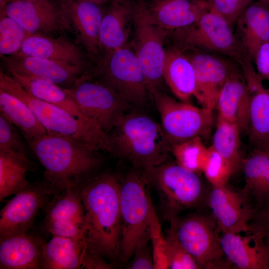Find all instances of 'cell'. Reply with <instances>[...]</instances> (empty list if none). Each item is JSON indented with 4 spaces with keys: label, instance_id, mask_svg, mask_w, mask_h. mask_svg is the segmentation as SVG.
Segmentation results:
<instances>
[{
    "label": "cell",
    "instance_id": "6da1fadb",
    "mask_svg": "<svg viewBox=\"0 0 269 269\" xmlns=\"http://www.w3.org/2000/svg\"><path fill=\"white\" fill-rule=\"evenodd\" d=\"M120 184L116 175L104 173L79 188L89 248L112 264L118 259L122 236Z\"/></svg>",
    "mask_w": 269,
    "mask_h": 269
},
{
    "label": "cell",
    "instance_id": "7a4b0ae2",
    "mask_svg": "<svg viewBox=\"0 0 269 269\" xmlns=\"http://www.w3.org/2000/svg\"><path fill=\"white\" fill-rule=\"evenodd\" d=\"M26 140L55 195L67 188L79 187L102 163L98 151L59 134L47 133Z\"/></svg>",
    "mask_w": 269,
    "mask_h": 269
},
{
    "label": "cell",
    "instance_id": "3957f363",
    "mask_svg": "<svg viewBox=\"0 0 269 269\" xmlns=\"http://www.w3.org/2000/svg\"><path fill=\"white\" fill-rule=\"evenodd\" d=\"M0 89L25 103L47 133L75 139L98 152L114 153L109 134L95 123L88 119L79 118L58 106L33 96L1 69Z\"/></svg>",
    "mask_w": 269,
    "mask_h": 269
},
{
    "label": "cell",
    "instance_id": "277c9868",
    "mask_svg": "<svg viewBox=\"0 0 269 269\" xmlns=\"http://www.w3.org/2000/svg\"><path fill=\"white\" fill-rule=\"evenodd\" d=\"M108 134L114 153L143 170L164 163L171 151L162 126L141 114L127 113Z\"/></svg>",
    "mask_w": 269,
    "mask_h": 269
},
{
    "label": "cell",
    "instance_id": "5b68a950",
    "mask_svg": "<svg viewBox=\"0 0 269 269\" xmlns=\"http://www.w3.org/2000/svg\"><path fill=\"white\" fill-rule=\"evenodd\" d=\"M143 174L131 172L120 184L122 236L118 258L128 262L141 245L150 240L155 213Z\"/></svg>",
    "mask_w": 269,
    "mask_h": 269
},
{
    "label": "cell",
    "instance_id": "8992f818",
    "mask_svg": "<svg viewBox=\"0 0 269 269\" xmlns=\"http://www.w3.org/2000/svg\"><path fill=\"white\" fill-rule=\"evenodd\" d=\"M198 174L177 163H163L143 170L146 182L158 195L165 220L170 221L182 211L203 203L206 192Z\"/></svg>",
    "mask_w": 269,
    "mask_h": 269
},
{
    "label": "cell",
    "instance_id": "52a82bcc",
    "mask_svg": "<svg viewBox=\"0 0 269 269\" xmlns=\"http://www.w3.org/2000/svg\"><path fill=\"white\" fill-rule=\"evenodd\" d=\"M232 28L222 16L208 11L194 23L173 30L175 47L183 52L188 50L220 54L241 66L250 60Z\"/></svg>",
    "mask_w": 269,
    "mask_h": 269
},
{
    "label": "cell",
    "instance_id": "ba28073f",
    "mask_svg": "<svg viewBox=\"0 0 269 269\" xmlns=\"http://www.w3.org/2000/svg\"><path fill=\"white\" fill-rule=\"evenodd\" d=\"M167 234L193 257L199 269H226L230 265L220 244V232L212 217L195 214L169 221Z\"/></svg>",
    "mask_w": 269,
    "mask_h": 269
},
{
    "label": "cell",
    "instance_id": "9c48e42d",
    "mask_svg": "<svg viewBox=\"0 0 269 269\" xmlns=\"http://www.w3.org/2000/svg\"><path fill=\"white\" fill-rule=\"evenodd\" d=\"M84 74L72 86L64 88L83 115L109 134L127 113L130 104L102 81Z\"/></svg>",
    "mask_w": 269,
    "mask_h": 269
},
{
    "label": "cell",
    "instance_id": "30bf717a",
    "mask_svg": "<svg viewBox=\"0 0 269 269\" xmlns=\"http://www.w3.org/2000/svg\"><path fill=\"white\" fill-rule=\"evenodd\" d=\"M148 89L160 114L162 127L171 146L209 134L213 122L212 110L177 101L155 88Z\"/></svg>",
    "mask_w": 269,
    "mask_h": 269
},
{
    "label": "cell",
    "instance_id": "8fae6325",
    "mask_svg": "<svg viewBox=\"0 0 269 269\" xmlns=\"http://www.w3.org/2000/svg\"><path fill=\"white\" fill-rule=\"evenodd\" d=\"M133 22L134 33L132 47L144 73L148 89H158L163 79L164 42L169 31L151 21L147 5L143 2L135 3Z\"/></svg>",
    "mask_w": 269,
    "mask_h": 269
},
{
    "label": "cell",
    "instance_id": "7c38bea8",
    "mask_svg": "<svg viewBox=\"0 0 269 269\" xmlns=\"http://www.w3.org/2000/svg\"><path fill=\"white\" fill-rule=\"evenodd\" d=\"M101 81L130 105H142L147 100L149 91L146 79L132 46L126 44L113 52L99 65Z\"/></svg>",
    "mask_w": 269,
    "mask_h": 269
},
{
    "label": "cell",
    "instance_id": "4fadbf2b",
    "mask_svg": "<svg viewBox=\"0 0 269 269\" xmlns=\"http://www.w3.org/2000/svg\"><path fill=\"white\" fill-rule=\"evenodd\" d=\"M54 195V190L46 182L29 183L14 195L0 211V239L27 234L39 210Z\"/></svg>",
    "mask_w": 269,
    "mask_h": 269
},
{
    "label": "cell",
    "instance_id": "5bb4252c",
    "mask_svg": "<svg viewBox=\"0 0 269 269\" xmlns=\"http://www.w3.org/2000/svg\"><path fill=\"white\" fill-rule=\"evenodd\" d=\"M79 187L54 195L43 208L45 228L52 236L87 241V224Z\"/></svg>",
    "mask_w": 269,
    "mask_h": 269
},
{
    "label": "cell",
    "instance_id": "9a60e30c",
    "mask_svg": "<svg viewBox=\"0 0 269 269\" xmlns=\"http://www.w3.org/2000/svg\"><path fill=\"white\" fill-rule=\"evenodd\" d=\"M17 22L28 34H51L69 30L60 2L51 0H11L0 11Z\"/></svg>",
    "mask_w": 269,
    "mask_h": 269
},
{
    "label": "cell",
    "instance_id": "2e32d148",
    "mask_svg": "<svg viewBox=\"0 0 269 269\" xmlns=\"http://www.w3.org/2000/svg\"><path fill=\"white\" fill-rule=\"evenodd\" d=\"M208 195V203L220 232H249L256 209L242 192L226 185L212 186Z\"/></svg>",
    "mask_w": 269,
    "mask_h": 269
},
{
    "label": "cell",
    "instance_id": "e0dca14e",
    "mask_svg": "<svg viewBox=\"0 0 269 269\" xmlns=\"http://www.w3.org/2000/svg\"><path fill=\"white\" fill-rule=\"evenodd\" d=\"M186 55L195 72L194 97L202 107L213 111L222 88L237 67L230 61L210 53L194 51Z\"/></svg>",
    "mask_w": 269,
    "mask_h": 269
},
{
    "label": "cell",
    "instance_id": "ac0fdd59",
    "mask_svg": "<svg viewBox=\"0 0 269 269\" xmlns=\"http://www.w3.org/2000/svg\"><path fill=\"white\" fill-rule=\"evenodd\" d=\"M69 30L73 32L77 42L94 58L101 61L100 41L101 23L104 13L102 5L85 0L59 1Z\"/></svg>",
    "mask_w": 269,
    "mask_h": 269
},
{
    "label": "cell",
    "instance_id": "d6986e66",
    "mask_svg": "<svg viewBox=\"0 0 269 269\" xmlns=\"http://www.w3.org/2000/svg\"><path fill=\"white\" fill-rule=\"evenodd\" d=\"M7 73H15L42 78L60 86L69 87L86 73L85 66L17 53L1 56Z\"/></svg>",
    "mask_w": 269,
    "mask_h": 269
},
{
    "label": "cell",
    "instance_id": "ffe728a7",
    "mask_svg": "<svg viewBox=\"0 0 269 269\" xmlns=\"http://www.w3.org/2000/svg\"><path fill=\"white\" fill-rule=\"evenodd\" d=\"M250 94L247 134L254 148L269 150V90L253 65L243 69Z\"/></svg>",
    "mask_w": 269,
    "mask_h": 269
},
{
    "label": "cell",
    "instance_id": "44dd1931",
    "mask_svg": "<svg viewBox=\"0 0 269 269\" xmlns=\"http://www.w3.org/2000/svg\"><path fill=\"white\" fill-rule=\"evenodd\" d=\"M222 233L220 244L225 259L231 265L240 269H269V257L264 238L247 232Z\"/></svg>",
    "mask_w": 269,
    "mask_h": 269
},
{
    "label": "cell",
    "instance_id": "7402d4cb",
    "mask_svg": "<svg viewBox=\"0 0 269 269\" xmlns=\"http://www.w3.org/2000/svg\"><path fill=\"white\" fill-rule=\"evenodd\" d=\"M135 5L131 0H112L109 8L104 11L100 36V65L113 52L127 44Z\"/></svg>",
    "mask_w": 269,
    "mask_h": 269
},
{
    "label": "cell",
    "instance_id": "603a6c76",
    "mask_svg": "<svg viewBox=\"0 0 269 269\" xmlns=\"http://www.w3.org/2000/svg\"><path fill=\"white\" fill-rule=\"evenodd\" d=\"M215 108L219 116L236 125L248 134L250 94L245 78L237 68L230 76L218 97Z\"/></svg>",
    "mask_w": 269,
    "mask_h": 269
},
{
    "label": "cell",
    "instance_id": "cb8c5ba5",
    "mask_svg": "<svg viewBox=\"0 0 269 269\" xmlns=\"http://www.w3.org/2000/svg\"><path fill=\"white\" fill-rule=\"evenodd\" d=\"M147 11L153 23L169 31L194 23L209 9L204 0H160Z\"/></svg>",
    "mask_w": 269,
    "mask_h": 269
},
{
    "label": "cell",
    "instance_id": "d4e9b609",
    "mask_svg": "<svg viewBox=\"0 0 269 269\" xmlns=\"http://www.w3.org/2000/svg\"><path fill=\"white\" fill-rule=\"evenodd\" d=\"M44 243L27 234L0 239V269H42Z\"/></svg>",
    "mask_w": 269,
    "mask_h": 269
},
{
    "label": "cell",
    "instance_id": "484cf974",
    "mask_svg": "<svg viewBox=\"0 0 269 269\" xmlns=\"http://www.w3.org/2000/svg\"><path fill=\"white\" fill-rule=\"evenodd\" d=\"M18 53L85 67L86 64V55L76 43L49 35L28 34Z\"/></svg>",
    "mask_w": 269,
    "mask_h": 269
},
{
    "label": "cell",
    "instance_id": "4316f807",
    "mask_svg": "<svg viewBox=\"0 0 269 269\" xmlns=\"http://www.w3.org/2000/svg\"><path fill=\"white\" fill-rule=\"evenodd\" d=\"M236 35L252 61L262 44L269 42V6L251 2L243 11L236 23Z\"/></svg>",
    "mask_w": 269,
    "mask_h": 269
},
{
    "label": "cell",
    "instance_id": "83f0119b",
    "mask_svg": "<svg viewBox=\"0 0 269 269\" xmlns=\"http://www.w3.org/2000/svg\"><path fill=\"white\" fill-rule=\"evenodd\" d=\"M245 178L242 193L256 210L269 202V150L254 148L242 160Z\"/></svg>",
    "mask_w": 269,
    "mask_h": 269
},
{
    "label": "cell",
    "instance_id": "f1b7e54d",
    "mask_svg": "<svg viewBox=\"0 0 269 269\" xmlns=\"http://www.w3.org/2000/svg\"><path fill=\"white\" fill-rule=\"evenodd\" d=\"M162 77L178 99L190 104L196 89L195 72L186 55L176 47L165 50Z\"/></svg>",
    "mask_w": 269,
    "mask_h": 269
},
{
    "label": "cell",
    "instance_id": "f546056e",
    "mask_svg": "<svg viewBox=\"0 0 269 269\" xmlns=\"http://www.w3.org/2000/svg\"><path fill=\"white\" fill-rule=\"evenodd\" d=\"M89 250L87 241L53 236L43 245L42 269H83Z\"/></svg>",
    "mask_w": 269,
    "mask_h": 269
},
{
    "label": "cell",
    "instance_id": "4dcf8cb0",
    "mask_svg": "<svg viewBox=\"0 0 269 269\" xmlns=\"http://www.w3.org/2000/svg\"><path fill=\"white\" fill-rule=\"evenodd\" d=\"M8 74L33 96L58 106L79 118L88 119L63 87L36 77L15 73Z\"/></svg>",
    "mask_w": 269,
    "mask_h": 269
},
{
    "label": "cell",
    "instance_id": "1f68e13d",
    "mask_svg": "<svg viewBox=\"0 0 269 269\" xmlns=\"http://www.w3.org/2000/svg\"><path fill=\"white\" fill-rule=\"evenodd\" d=\"M32 163L26 154L0 152V201L24 190L29 184L27 173Z\"/></svg>",
    "mask_w": 269,
    "mask_h": 269
},
{
    "label": "cell",
    "instance_id": "d6a6232c",
    "mask_svg": "<svg viewBox=\"0 0 269 269\" xmlns=\"http://www.w3.org/2000/svg\"><path fill=\"white\" fill-rule=\"evenodd\" d=\"M0 110V113L19 129L26 139L47 133L25 103L1 89Z\"/></svg>",
    "mask_w": 269,
    "mask_h": 269
},
{
    "label": "cell",
    "instance_id": "836d02e7",
    "mask_svg": "<svg viewBox=\"0 0 269 269\" xmlns=\"http://www.w3.org/2000/svg\"><path fill=\"white\" fill-rule=\"evenodd\" d=\"M241 133L236 125L218 116L211 145L230 164L234 173L241 167L243 160L240 151Z\"/></svg>",
    "mask_w": 269,
    "mask_h": 269
},
{
    "label": "cell",
    "instance_id": "e575fe53",
    "mask_svg": "<svg viewBox=\"0 0 269 269\" xmlns=\"http://www.w3.org/2000/svg\"><path fill=\"white\" fill-rule=\"evenodd\" d=\"M176 163L185 168L199 173L202 172L208 152V147L202 137L197 136L172 145Z\"/></svg>",
    "mask_w": 269,
    "mask_h": 269
},
{
    "label": "cell",
    "instance_id": "d590c367",
    "mask_svg": "<svg viewBox=\"0 0 269 269\" xmlns=\"http://www.w3.org/2000/svg\"><path fill=\"white\" fill-rule=\"evenodd\" d=\"M28 35L25 29L13 18L7 15L0 17V56L18 53Z\"/></svg>",
    "mask_w": 269,
    "mask_h": 269
},
{
    "label": "cell",
    "instance_id": "8d00e7d4",
    "mask_svg": "<svg viewBox=\"0 0 269 269\" xmlns=\"http://www.w3.org/2000/svg\"><path fill=\"white\" fill-rule=\"evenodd\" d=\"M212 186L227 185L233 170L227 161L212 145L208 147V152L202 172Z\"/></svg>",
    "mask_w": 269,
    "mask_h": 269
},
{
    "label": "cell",
    "instance_id": "74e56055",
    "mask_svg": "<svg viewBox=\"0 0 269 269\" xmlns=\"http://www.w3.org/2000/svg\"><path fill=\"white\" fill-rule=\"evenodd\" d=\"M150 240L152 245L154 269H169L166 238L162 235L161 226L155 213L151 220Z\"/></svg>",
    "mask_w": 269,
    "mask_h": 269
},
{
    "label": "cell",
    "instance_id": "f35d334b",
    "mask_svg": "<svg viewBox=\"0 0 269 269\" xmlns=\"http://www.w3.org/2000/svg\"><path fill=\"white\" fill-rule=\"evenodd\" d=\"M165 238L169 269H199L195 259L174 237L167 234Z\"/></svg>",
    "mask_w": 269,
    "mask_h": 269
},
{
    "label": "cell",
    "instance_id": "ab89813d",
    "mask_svg": "<svg viewBox=\"0 0 269 269\" xmlns=\"http://www.w3.org/2000/svg\"><path fill=\"white\" fill-rule=\"evenodd\" d=\"M209 11L224 18L232 26L236 24L244 9L252 1L249 0H204Z\"/></svg>",
    "mask_w": 269,
    "mask_h": 269
},
{
    "label": "cell",
    "instance_id": "60d3db41",
    "mask_svg": "<svg viewBox=\"0 0 269 269\" xmlns=\"http://www.w3.org/2000/svg\"><path fill=\"white\" fill-rule=\"evenodd\" d=\"M0 152L26 154L13 125L0 113Z\"/></svg>",
    "mask_w": 269,
    "mask_h": 269
},
{
    "label": "cell",
    "instance_id": "b9f144b4",
    "mask_svg": "<svg viewBox=\"0 0 269 269\" xmlns=\"http://www.w3.org/2000/svg\"><path fill=\"white\" fill-rule=\"evenodd\" d=\"M269 238V202L257 209L250 223V231Z\"/></svg>",
    "mask_w": 269,
    "mask_h": 269
},
{
    "label": "cell",
    "instance_id": "7bdbcfd3",
    "mask_svg": "<svg viewBox=\"0 0 269 269\" xmlns=\"http://www.w3.org/2000/svg\"><path fill=\"white\" fill-rule=\"evenodd\" d=\"M127 268L131 269H154L152 249L145 243L135 251Z\"/></svg>",
    "mask_w": 269,
    "mask_h": 269
},
{
    "label": "cell",
    "instance_id": "ee69618b",
    "mask_svg": "<svg viewBox=\"0 0 269 269\" xmlns=\"http://www.w3.org/2000/svg\"><path fill=\"white\" fill-rule=\"evenodd\" d=\"M254 61L259 76L262 80L269 81V42L263 43L259 48Z\"/></svg>",
    "mask_w": 269,
    "mask_h": 269
},
{
    "label": "cell",
    "instance_id": "f6af8a7d",
    "mask_svg": "<svg viewBox=\"0 0 269 269\" xmlns=\"http://www.w3.org/2000/svg\"><path fill=\"white\" fill-rule=\"evenodd\" d=\"M90 1L96 3H97L98 4L102 5L103 4L105 3V2L107 1H111L112 0H85Z\"/></svg>",
    "mask_w": 269,
    "mask_h": 269
},
{
    "label": "cell",
    "instance_id": "bcb514c9",
    "mask_svg": "<svg viewBox=\"0 0 269 269\" xmlns=\"http://www.w3.org/2000/svg\"><path fill=\"white\" fill-rule=\"evenodd\" d=\"M265 242L267 247L268 255L269 257V238H264Z\"/></svg>",
    "mask_w": 269,
    "mask_h": 269
},
{
    "label": "cell",
    "instance_id": "7dc6e473",
    "mask_svg": "<svg viewBox=\"0 0 269 269\" xmlns=\"http://www.w3.org/2000/svg\"><path fill=\"white\" fill-rule=\"evenodd\" d=\"M259 1L269 6V0H259Z\"/></svg>",
    "mask_w": 269,
    "mask_h": 269
},
{
    "label": "cell",
    "instance_id": "c3c4849f",
    "mask_svg": "<svg viewBox=\"0 0 269 269\" xmlns=\"http://www.w3.org/2000/svg\"><path fill=\"white\" fill-rule=\"evenodd\" d=\"M29 0V1H36V0Z\"/></svg>",
    "mask_w": 269,
    "mask_h": 269
},
{
    "label": "cell",
    "instance_id": "681fc988",
    "mask_svg": "<svg viewBox=\"0 0 269 269\" xmlns=\"http://www.w3.org/2000/svg\"><path fill=\"white\" fill-rule=\"evenodd\" d=\"M159 0H154V2H156V1H159Z\"/></svg>",
    "mask_w": 269,
    "mask_h": 269
},
{
    "label": "cell",
    "instance_id": "f907efd6",
    "mask_svg": "<svg viewBox=\"0 0 269 269\" xmlns=\"http://www.w3.org/2000/svg\"><path fill=\"white\" fill-rule=\"evenodd\" d=\"M249 0L251 1H253V0Z\"/></svg>",
    "mask_w": 269,
    "mask_h": 269
}]
</instances>
